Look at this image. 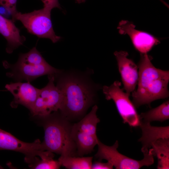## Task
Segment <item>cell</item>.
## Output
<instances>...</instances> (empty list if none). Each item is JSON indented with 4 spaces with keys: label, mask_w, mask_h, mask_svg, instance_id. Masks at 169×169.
<instances>
[{
    "label": "cell",
    "mask_w": 169,
    "mask_h": 169,
    "mask_svg": "<svg viewBox=\"0 0 169 169\" xmlns=\"http://www.w3.org/2000/svg\"><path fill=\"white\" fill-rule=\"evenodd\" d=\"M138 67V87L132 93L133 103L136 108L150 105L153 101L168 97L169 71L156 68L147 54H140Z\"/></svg>",
    "instance_id": "cell-1"
},
{
    "label": "cell",
    "mask_w": 169,
    "mask_h": 169,
    "mask_svg": "<svg viewBox=\"0 0 169 169\" xmlns=\"http://www.w3.org/2000/svg\"><path fill=\"white\" fill-rule=\"evenodd\" d=\"M56 85L63 97L61 114L69 121L81 119L93 102L95 94L91 87L72 75L60 78Z\"/></svg>",
    "instance_id": "cell-2"
},
{
    "label": "cell",
    "mask_w": 169,
    "mask_h": 169,
    "mask_svg": "<svg viewBox=\"0 0 169 169\" xmlns=\"http://www.w3.org/2000/svg\"><path fill=\"white\" fill-rule=\"evenodd\" d=\"M44 139L42 144L44 151L60 155L59 158L76 156V147L71 136L72 125L61 114L53 113L44 118Z\"/></svg>",
    "instance_id": "cell-3"
},
{
    "label": "cell",
    "mask_w": 169,
    "mask_h": 169,
    "mask_svg": "<svg viewBox=\"0 0 169 169\" xmlns=\"http://www.w3.org/2000/svg\"><path fill=\"white\" fill-rule=\"evenodd\" d=\"M3 64L5 68L11 70L6 73L7 76L17 82H30L44 75H56L61 72V70L49 64L35 47L28 53L20 54L15 64H10L5 60Z\"/></svg>",
    "instance_id": "cell-4"
},
{
    "label": "cell",
    "mask_w": 169,
    "mask_h": 169,
    "mask_svg": "<svg viewBox=\"0 0 169 169\" xmlns=\"http://www.w3.org/2000/svg\"><path fill=\"white\" fill-rule=\"evenodd\" d=\"M56 8H61L59 3L44 5L42 9L30 13H22L17 11L12 16V20L20 21L31 34L39 38L49 39L55 43L61 38L56 35L51 18V10Z\"/></svg>",
    "instance_id": "cell-5"
},
{
    "label": "cell",
    "mask_w": 169,
    "mask_h": 169,
    "mask_svg": "<svg viewBox=\"0 0 169 169\" xmlns=\"http://www.w3.org/2000/svg\"><path fill=\"white\" fill-rule=\"evenodd\" d=\"M98 109L94 105L88 114L72 125L71 136L76 146L77 156L91 153L97 144L96 128L100 122L96 115Z\"/></svg>",
    "instance_id": "cell-6"
},
{
    "label": "cell",
    "mask_w": 169,
    "mask_h": 169,
    "mask_svg": "<svg viewBox=\"0 0 169 169\" xmlns=\"http://www.w3.org/2000/svg\"><path fill=\"white\" fill-rule=\"evenodd\" d=\"M98 151L95 157L99 161L105 159L111 163L117 169H138L143 166H148L154 163V156L150 148L148 152L143 154L144 157L137 160L128 157L118 152V141L112 146L106 145L98 140Z\"/></svg>",
    "instance_id": "cell-7"
},
{
    "label": "cell",
    "mask_w": 169,
    "mask_h": 169,
    "mask_svg": "<svg viewBox=\"0 0 169 169\" xmlns=\"http://www.w3.org/2000/svg\"><path fill=\"white\" fill-rule=\"evenodd\" d=\"M121 83L115 81L110 86H104L103 92L107 100H112L121 117L123 123L130 126H139L141 119L129 95L121 88Z\"/></svg>",
    "instance_id": "cell-8"
},
{
    "label": "cell",
    "mask_w": 169,
    "mask_h": 169,
    "mask_svg": "<svg viewBox=\"0 0 169 169\" xmlns=\"http://www.w3.org/2000/svg\"><path fill=\"white\" fill-rule=\"evenodd\" d=\"M55 75H48L49 82L39 90L33 108L30 111L33 116L45 118L59 110L63 99L60 90L54 83Z\"/></svg>",
    "instance_id": "cell-9"
},
{
    "label": "cell",
    "mask_w": 169,
    "mask_h": 169,
    "mask_svg": "<svg viewBox=\"0 0 169 169\" xmlns=\"http://www.w3.org/2000/svg\"><path fill=\"white\" fill-rule=\"evenodd\" d=\"M6 150L22 153L25 161L29 163L41 151H44L42 143L37 139L32 143L23 142L9 132L0 129V150Z\"/></svg>",
    "instance_id": "cell-10"
},
{
    "label": "cell",
    "mask_w": 169,
    "mask_h": 169,
    "mask_svg": "<svg viewBox=\"0 0 169 169\" xmlns=\"http://www.w3.org/2000/svg\"><path fill=\"white\" fill-rule=\"evenodd\" d=\"M117 29L120 34H127L130 37L135 49L140 54H147L160 43L158 38L151 34L136 29L133 23L127 20L120 21Z\"/></svg>",
    "instance_id": "cell-11"
},
{
    "label": "cell",
    "mask_w": 169,
    "mask_h": 169,
    "mask_svg": "<svg viewBox=\"0 0 169 169\" xmlns=\"http://www.w3.org/2000/svg\"><path fill=\"white\" fill-rule=\"evenodd\" d=\"M118 70L124 85V89L129 95L136 90L139 73L138 66L132 59L127 58L128 54L125 51L114 53Z\"/></svg>",
    "instance_id": "cell-12"
},
{
    "label": "cell",
    "mask_w": 169,
    "mask_h": 169,
    "mask_svg": "<svg viewBox=\"0 0 169 169\" xmlns=\"http://www.w3.org/2000/svg\"><path fill=\"white\" fill-rule=\"evenodd\" d=\"M5 88L13 95L14 98L11 105L16 107L22 105L30 111L36 100L39 89L31 84L30 82H17L6 85Z\"/></svg>",
    "instance_id": "cell-13"
},
{
    "label": "cell",
    "mask_w": 169,
    "mask_h": 169,
    "mask_svg": "<svg viewBox=\"0 0 169 169\" xmlns=\"http://www.w3.org/2000/svg\"><path fill=\"white\" fill-rule=\"evenodd\" d=\"M139 126L142 131V135L138 141L142 144L141 151L143 154L148 152L152 144L161 138H169V126H152L149 122L141 120Z\"/></svg>",
    "instance_id": "cell-14"
},
{
    "label": "cell",
    "mask_w": 169,
    "mask_h": 169,
    "mask_svg": "<svg viewBox=\"0 0 169 169\" xmlns=\"http://www.w3.org/2000/svg\"><path fill=\"white\" fill-rule=\"evenodd\" d=\"M14 22L0 14V34L7 40L6 51L9 54L22 45L26 40L24 36L20 35V30Z\"/></svg>",
    "instance_id": "cell-15"
},
{
    "label": "cell",
    "mask_w": 169,
    "mask_h": 169,
    "mask_svg": "<svg viewBox=\"0 0 169 169\" xmlns=\"http://www.w3.org/2000/svg\"><path fill=\"white\" fill-rule=\"evenodd\" d=\"M151 151L158 160L157 168L169 169V138L159 139L152 144Z\"/></svg>",
    "instance_id": "cell-16"
},
{
    "label": "cell",
    "mask_w": 169,
    "mask_h": 169,
    "mask_svg": "<svg viewBox=\"0 0 169 169\" xmlns=\"http://www.w3.org/2000/svg\"><path fill=\"white\" fill-rule=\"evenodd\" d=\"M29 163L30 168L34 169H57L61 166L58 160H54V153L48 151H41Z\"/></svg>",
    "instance_id": "cell-17"
},
{
    "label": "cell",
    "mask_w": 169,
    "mask_h": 169,
    "mask_svg": "<svg viewBox=\"0 0 169 169\" xmlns=\"http://www.w3.org/2000/svg\"><path fill=\"white\" fill-rule=\"evenodd\" d=\"M140 115L141 120L150 122L155 121L163 122L169 119V101L164 102L159 106Z\"/></svg>",
    "instance_id": "cell-18"
},
{
    "label": "cell",
    "mask_w": 169,
    "mask_h": 169,
    "mask_svg": "<svg viewBox=\"0 0 169 169\" xmlns=\"http://www.w3.org/2000/svg\"><path fill=\"white\" fill-rule=\"evenodd\" d=\"M93 157H83L76 156H68L58 161L61 166L69 169H91Z\"/></svg>",
    "instance_id": "cell-19"
},
{
    "label": "cell",
    "mask_w": 169,
    "mask_h": 169,
    "mask_svg": "<svg viewBox=\"0 0 169 169\" xmlns=\"http://www.w3.org/2000/svg\"><path fill=\"white\" fill-rule=\"evenodd\" d=\"M113 165L108 161L106 163L103 162L101 161H96L92 163V169H112L113 168Z\"/></svg>",
    "instance_id": "cell-20"
},
{
    "label": "cell",
    "mask_w": 169,
    "mask_h": 169,
    "mask_svg": "<svg viewBox=\"0 0 169 169\" xmlns=\"http://www.w3.org/2000/svg\"><path fill=\"white\" fill-rule=\"evenodd\" d=\"M16 0H0V6L4 7L7 10L13 7Z\"/></svg>",
    "instance_id": "cell-21"
},
{
    "label": "cell",
    "mask_w": 169,
    "mask_h": 169,
    "mask_svg": "<svg viewBox=\"0 0 169 169\" xmlns=\"http://www.w3.org/2000/svg\"><path fill=\"white\" fill-rule=\"evenodd\" d=\"M44 3V6L51 3L58 2V0H41Z\"/></svg>",
    "instance_id": "cell-22"
},
{
    "label": "cell",
    "mask_w": 169,
    "mask_h": 169,
    "mask_svg": "<svg viewBox=\"0 0 169 169\" xmlns=\"http://www.w3.org/2000/svg\"><path fill=\"white\" fill-rule=\"evenodd\" d=\"M76 3H83L85 2L86 0H75Z\"/></svg>",
    "instance_id": "cell-23"
},
{
    "label": "cell",
    "mask_w": 169,
    "mask_h": 169,
    "mask_svg": "<svg viewBox=\"0 0 169 169\" xmlns=\"http://www.w3.org/2000/svg\"><path fill=\"white\" fill-rule=\"evenodd\" d=\"M161 2H162L165 5L167 6V5L166 3L164 2L162 0H160Z\"/></svg>",
    "instance_id": "cell-24"
},
{
    "label": "cell",
    "mask_w": 169,
    "mask_h": 169,
    "mask_svg": "<svg viewBox=\"0 0 169 169\" xmlns=\"http://www.w3.org/2000/svg\"><path fill=\"white\" fill-rule=\"evenodd\" d=\"M2 168H3L0 165V169H2Z\"/></svg>",
    "instance_id": "cell-25"
}]
</instances>
